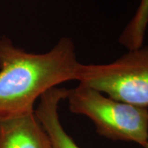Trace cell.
I'll list each match as a JSON object with an SVG mask.
<instances>
[{"mask_svg":"<svg viewBox=\"0 0 148 148\" xmlns=\"http://www.w3.org/2000/svg\"><path fill=\"white\" fill-rule=\"evenodd\" d=\"M148 27V0H141L130 21L122 32L119 42L127 50L142 47Z\"/></svg>","mask_w":148,"mask_h":148,"instance_id":"obj_6","label":"cell"},{"mask_svg":"<svg viewBox=\"0 0 148 148\" xmlns=\"http://www.w3.org/2000/svg\"><path fill=\"white\" fill-rule=\"evenodd\" d=\"M65 100L71 112L89 118L102 137L113 141L137 143L146 147L147 108L117 101L82 83L68 90Z\"/></svg>","mask_w":148,"mask_h":148,"instance_id":"obj_2","label":"cell"},{"mask_svg":"<svg viewBox=\"0 0 148 148\" xmlns=\"http://www.w3.org/2000/svg\"><path fill=\"white\" fill-rule=\"evenodd\" d=\"M145 148H148V141H147V146H146V147Z\"/></svg>","mask_w":148,"mask_h":148,"instance_id":"obj_7","label":"cell"},{"mask_svg":"<svg viewBox=\"0 0 148 148\" xmlns=\"http://www.w3.org/2000/svg\"><path fill=\"white\" fill-rule=\"evenodd\" d=\"M0 148H52L35 110L0 118Z\"/></svg>","mask_w":148,"mask_h":148,"instance_id":"obj_4","label":"cell"},{"mask_svg":"<svg viewBox=\"0 0 148 148\" xmlns=\"http://www.w3.org/2000/svg\"><path fill=\"white\" fill-rule=\"evenodd\" d=\"M68 90L63 87L52 88L40 98L35 114L47 132L52 148H81L69 135L59 119L58 106L65 100Z\"/></svg>","mask_w":148,"mask_h":148,"instance_id":"obj_5","label":"cell"},{"mask_svg":"<svg viewBox=\"0 0 148 148\" xmlns=\"http://www.w3.org/2000/svg\"><path fill=\"white\" fill-rule=\"evenodd\" d=\"M77 82L114 100L148 109V46L106 64H81Z\"/></svg>","mask_w":148,"mask_h":148,"instance_id":"obj_3","label":"cell"},{"mask_svg":"<svg viewBox=\"0 0 148 148\" xmlns=\"http://www.w3.org/2000/svg\"><path fill=\"white\" fill-rule=\"evenodd\" d=\"M81 64L69 37L45 53H34L0 36V118L34 111L36 101L48 90L77 81Z\"/></svg>","mask_w":148,"mask_h":148,"instance_id":"obj_1","label":"cell"}]
</instances>
